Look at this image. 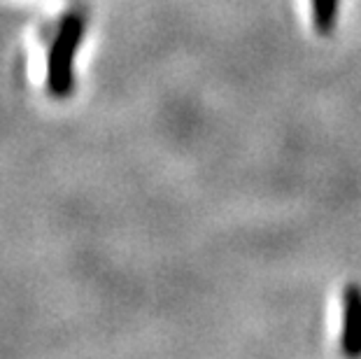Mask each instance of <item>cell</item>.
Instances as JSON below:
<instances>
[{
	"mask_svg": "<svg viewBox=\"0 0 361 359\" xmlns=\"http://www.w3.org/2000/svg\"><path fill=\"white\" fill-rule=\"evenodd\" d=\"M87 33V12L84 7L66 12L63 19L59 21L56 33L51 37L49 51H47V71H44V84H47L49 96L71 98L75 94V63Z\"/></svg>",
	"mask_w": 361,
	"mask_h": 359,
	"instance_id": "obj_1",
	"label": "cell"
},
{
	"mask_svg": "<svg viewBox=\"0 0 361 359\" xmlns=\"http://www.w3.org/2000/svg\"><path fill=\"white\" fill-rule=\"evenodd\" d=\"M341 350L350 357L361 355V287L350 282L343 289V331Z\"/></svg>",
	"mask_w": 361,
	"mask_h": 359,
	"instance_id": "obj_2",
	"label": "cell"
},
{
	"mask_svg": "<svg viewBox=\"0 0 361 359\" xmlns=\"http://www.w3.org/2000/svg\"><path fill=\"white\" fill-rule=\"evenodd\" d=\"M338 10H341V0H312V26L322 37L336 30Z\"/></svg>",
	"mask_w": 361,
	"mask_h": 359,
	"instance_id": "obj_3",
	"label": "cell"
}]
</instances>
